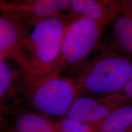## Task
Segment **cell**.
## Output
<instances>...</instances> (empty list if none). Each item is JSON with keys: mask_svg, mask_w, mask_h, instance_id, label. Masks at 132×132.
Wrapping results in <instances>:
<instances>
[{"mask_svg": "<svg viewBox=\"0 0 132 132\" xmlns=\"http://www.w3.org/2000/svg\"><path fill=\"white\" fill-rule=\"evenodd\" d=\"M119 99L124 104L132 103V71L130 78L122 89L116 93Z\"/></svg>", "mask_w": 132, "mask_h": 132, "instance_id": "cell-14", "label": "cell"}, {"mask_svg": "<svg viewBox=\"0 0 132 132\" xmlns=\"http://www.w3.org/2000/svg\"><path fill=\"white\" fill-rule=\"evenodd\" d=\"M69 0H13L0 1V14L28 28L49 16L65 12Z\"/></svg>", "mask_w": 132, "mask_h": 132, "instance_id": "cell-5", "label": "cell"}, {"mask_svg": "<svg viewBox=\"0 0 132 132\" xmlns=\"http://www.w3.org/2000/svg\"><path fill=\"white\" fill-rule=\"evenodd\" d=\"M21 92V79L19 70L5 60L0 61V132H6L7 118L13 98Z\"/></svg>", "mask_w": 132, "mask_h": 132, "instance_id": "cell-10", "label": "cell"}, {"mask_svg": "<svg viewBox=\"0 0 132 132\" xmlns=\"http://www.w3.org/2000/svg\"><path fill=\"white\" fill-rule=\"evenodd\" d=\"M29 32L28 28L0 16V53L15 62L20 73L21 82L27 78L29 72L25 50Z\"/></svg>", "mask_w": 132, "mask_h": 132, "instance_id": "cell-6", "label": "cell"}, {"mask_svg": "<svg viewBox=\"0 0 132 132\" xmlns=\"http://www.w3.org/2000/svg\"><path fill=\"white\" fill-rule=\"evenodd\" d=\"M55 121L27 105L14 103L10 108L6 132H54Z\"/></svg>", "mask_w": 132, "mask_h": 132, "instance_id": "cell-9", "label": "cell"}, {"mask_svg": "<svg viewBox=\"0 0 132 132\" xmlns=\"http://www.w3.org/2000/svg\"><path fill=\"white\" fill-rule=\"evenodd\" d=\"M132 120V103L120 106L100 122L94 125V132H127Z\"/></svg>", "mask_w": 132, "mask_h": 132, "instance_id": "cell-12", "label": "cell"}, {"mask_svg": "<svg viewBox=\"0 0 132 132\" xmlns=\"http://www.w3.org/2000/svg\"><path fill=\"white\" fill-rule=\"evenodd\" d=\"M94 125L65 117L55 121L54 132H94Z\"/></svg>", "mask_w": 132, "mask_h": 132, "instance_id": "cell-13", "label": "cell"}, {"mask_svg": "<svg viewBox=\"0 0 132 132\" xmlns=\"http://www.w3.org/2000/svg\"><path fill=\"white\" fill-rule=\"evenodd\" d=\"M120 14L112 23V44L109 47L132 57V7L122 0Z\"/></svg>", "mask_w": 132, "mask_h": 132, "instance_id": "cell-11", "label": "cell"}, {"mask_svg": "<svg viewBox=\"0 0 132 132\" xmlns=\"http://www.w3.org/2000/svg\"><path fill=\"white\" fill-rule=\"evenodd\" d=\"M105 28L103 24L87 20L72 21L64 35L55 77L68 69L75 70L86 61L92 53L100 48Z\"/></svg>", "mask_w": 132, "mask_h": 132, "instance_id": "cell-4", "label": "cell"}, {"mask_svg": "<svg viewBox=\"0 0 132 132\" xmlns=\"http://www.w3.org/2000/svg\"><path fill=\"white\" fill-rule=\"evenodd\" d=\"M127 3L132 7V0H127Z\"/></svg>", "mask_w": 132, "mask_h": 132, "instance_id": "cell-17", "label": "cell"}, {"mask_svg": "<svg viewBox=\"0 0 132 132\" xmlns=\"http://www.w3.org/2000/svg\"><path fill=\"white\" fill-rule=\"evenodd\" d=\"M5 59H6V57L4 55H3V54H1V53H0V61H3V60H5Z\"/></svg>", "mask_w": 132, "mask_h": 132, "instance_id": "cell-15", "label": "cell"}, {"mask_svg": "<svg viewBox=\"0 0 132 132\" xmlns=\"http://www.w3.org/2000/svg\"><path fill=\"white\" fill-rule=\"evenodd\" d=\"M73 70L79 95L101 97L122 89L132 71V57L109 46Z\"/></svg>", "mask_w": 132, "mask_h": 132, "instance_id": "cell-1", "label": "cell"}, {"mask_svg": "<svg viewBox=\"0 0 132 132\" xmlns=\"http://www.w3.org/2000/svg\"><path fill=\"white\" fill-rule=\"evenodd\" d=\"M122 9L120 0H69L65 12L71 20H87L106 26Z\"/></svg>", "mask_w": 132, "mask_h": 132, "instance_id": "cell-7", "label": "cell"}, {"mask_svg": "<svg viewBox=\"0 0 132 132\" xmlns=\"http://www.w3.org/2000/svg\"><path fill=\"white\" fill-rule=\"evenodd\" d=\"M72 22L67 15L62 12L53 15L33 26L25 45L29 72L27 78L21 82V89L55 77L62 41Z\"/></svg>", "mask_w": 132, "mask_h": 132, "instance_id": "cell-2", "label": "cell"}, {"mask_svg": "<svg viewBox=\"0 0 132 132\" xmlns=\"http://www.w3.org/2000/svg\"><path fill=\"white\" fill-rule=\"evenodd\" d=\"M26 105L51 119L65 118L79 95L73 79L58 75L21 89Z\"/></svg>", "mask_w": 132, "mask_h": 132, "instance_id": "cell-3", "label": "cell"}, {"mask_svg": "<svg viewBox=\"0 0 132 132\" xmlns=\"http://www.w3.org/2000/svg\"><path fill=\"white\" fill-rule=\"evenodd\" d=\"M127 132H132V120H131V125H130L129 128H128L127 131Z\"/></svg>", "mask_w": 132, "mask_h": 132, "instance_id": "cell-16", "label": "cell"}, {"mask_svg": "<svg viewBox=\"0 0 132 132\" xmlns=\"http://www.w3.org/2000/svg\"><path fill=\"white\" fill-rule=\"evenodd\" d=\"M125 105L127 104L121 102L116 93L101 97L80 95L75 99L66 117L95 125Z\"/></svg>", "mask_w": 132, "mask_h": 132, "instance_id": "cell-8", "label": "cell"}]
</instances>
